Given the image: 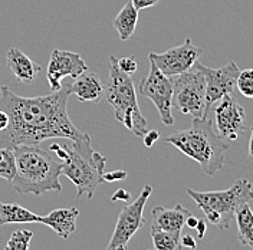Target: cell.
<instances>
[{"instance_id":"6da1fadb","label":"cell","mask_w":253,"mask_h":250,"mask_svg":"<svg viewBox=\"0 0 253 250\" xmlns=\"http://www.w3.org/2000/svg\"><path fill=\"white\" fill-rule=\"evenodd\" d=\"M69 95L71 83H62L61 89L42 96H19L7 86H0V110L9 115V125L0 131V148L38 145L50 138H88L69 118Z\"/></svg>"},{"instance_id":"7a4b0ae2","label":"cell","mask_w":253,"mask_h":250,"mask_svg":"<svg viewBox=\"0 0 253 250\" xmlns=\"http://www.w3.org/2000/svg\"><path fill=\"white\" fill-rule=\"evenodd\" d=\"M16 172L12 186L20 194L41 196L49 191H62L59 177L62 161L38 145L13 147Z\"/></svg>"},{"instance_id":"3957f363","label":"cell","mask_w":253,"mask_h":250,"mask_svg":"<svg viewBox=\"0 0 253 250\" xmlns=\"http://www.w3.org/2000/svg\"><path fill=\"white\" fill-rule=\"evenodd\" d=\"M164 142L171 144L184 156L190 157L207 175H214L224 164L229 142L216 132L213 121L209 118H193L191 126L166 137Z\"/></svg>"},{"instance_id":"277c9868","label":"cell","mask_w":253,"mask_h":250,"mask_svg":"<svg viewBox=\"0 0 253 250\" xmlns=\"http://www.w3.org/2000/svg\"><path fill=\"white\" fill-rule=\"evenodd\" d=\"M49 150L62 161V174L78 188L77 199L84 196L92 199L96 188L104 183L107 158L94 151L91 137L72 141L71 145L52 142Z\"/></svg>"},{"instance_id":"5b68a950","label":"cell","mask_w":253,"mask_h":250,"mask_svg":"<svg viewBox=\"0 0 253 250\" xmlns=\"http://www.w3.org/2000/svg\"><path fill=\"white\" fill-rule=\"evenodd\" d=\"M187 194L205 213L209 223L221 230H227L235 223L237 208L253 200V186L249 180L240 178L223 191H196L187 188Z\"/></svg>"},{"instance_id":"8992f818","label":"cell","mask_w":253,"mask_h":250,"mask_svg":"<svg viewBox=\"0 0 253 250\" xmlns=\"http://www.w3.org/2000/svg\"><path fill=\"white\" fill-rule=\"evenodd\" d=\"M107 101L114 108L115 118L134 135L147 132V121L138 107L135 86L131 77L118 66V59L110 56V81L107 85Z\"/></svg>"},{"instance_id":"52a82bcc","label":"cell","mask_w":253,"mask_h":250,"mask_svg":"<svg viewBox=\"0 0 253 250\" xmlns=\"http://www.w3.org/2000/svg\"><path fill=\"white\" fill-rule=\"evenodd\" d=\"M170 81L173 85L174 108L193 118H205L206 81L203 74L193 65L190 71L171 77Z\"/></svg>"},{"instance_id":"ba28073f","label":"cell","mask_w":253,"mask_h":250,"mask_svg":"<svg viewBox=\"0 0 253 250\" xmlns=\"http://www.w3.org/2000/svg\"><path fill=\"white\" fill-rule=\"evenodd\" d=\"M153 193V187L150 184H145L141 190L140 196L120 211V216L117 219V224L114 229V233L111 237L110 243L105 250H117L118 248H126V243L131 240V237L135 235L145 223L144 220V208L147 200L150 199Z\"/></svg>"},{"instance_id":"9c48e42d","label":"cell","mask_w":253,"mask_h":250,"mask_svg":"<svg viewBox=\"0 0 253 250\" xmlns=\"http://www.w3.org/2000/svg\"><path fill=\"white\" fill-rule=\"evenodd\" d=\"M138 91L142 96L148 98L157 108L161 123L164 125H173V85L169 77L161 74V71L150 61V71L141 79Z\"/></svg>"},{"instance_id":"30bf717a","label":"cell","mask_w":253,"mask_h":250,"mask_svg":"<svg viewBox=\"0 0 253 250\" xmlns=\"http://www.w3.org/2000/svg\"><path fill=\"white\" fill-rule=\"evenodd\" d=\"M194 66L203 74L206 81V117L209 115V111L211 108L213 104H216L217 101H220L223 96L229 94H233L235 88H236V81L239 77L240 69L237 68V65L233 61L227 62L224 66H221L219 69H213V68H207L205 65L197 62L194 63Z\"/></svg>"},{"instance_id":"8fae6325","label":"cell","mask_w":253,"mask_h":250,"mask_svg":"<svg viewBox=\"0 0 253 250\" xmlns=\"http://www.w3.org/2000/svg\"><path fill=\"white\" fill-rule=\"evenodd\" d=\"M202 53L203 49L193 45V42L187 38L181 45L171 47L164 53L151 52L148 55V59L154 62V65L161 71V74L171 78L190 71L193 65L199 61Z\"/></svg>"},{"instance_id":"7c38bea8","label":"cell","mask_w":253,"mask_h":250,"mask_svg":"<svg viewBox=\"0 0 253 250\" xmlns=\"http://www.w3.org/2000/svg\"><path fill=\"white\" fill-rule=\"evenodd\" d=\"M214 108V124L216 132L227 142L237 140L248 126L245 108L235 99L232 94L223 96L217 101Z\"/></svg>"},{"instance_id":"4fadbf2b","label":"cell","mask_w":253,"mask_h":250,"mask_svg":"<svg viewBox=\"0 0 253 250\" xmlns=\"http://www.w3.org/2000/svg\"><path fill=\"white\" fill-rule=\"evenodd\" d=\"M88 71V65L82 59L79 53L71 50L55 49L50 53L46 68V79L50 91L55 92L62 88V81L65 78H78L81 74Z\"/></svg>"},{"instance_id":"5bb4252c","label":"cell","mask_w":253,"mask_h":250,"mask_svg":"<svg viewBox=\"0 0 253 250\" xmlns=\"http://www.w3.org/2000/svg\"><path fill=\"white\" fill-rule=\"evenodd\" d=\"M190 210L177 204L173 208H166L163 206H157L153 208V224L151 232H167L173 235L181 236V230L186 226V220L189 217Z\"/></svg>"},{"instance_id":"9a60e30c","label":"cell","mask_w":253,"mask_h":250,"mask_svg":"<svg viewBox=\"0 0 253 250\" xmlns=\"http://www.w3.org/2000/svg\"><path fill=\"white\" fill-rule=\"evenodd\" d=\"M6 65L20 83H31L42 71V66L33 62L28 55H25L17 47H10L7 50Z\"/></svg>"},{"instance_id":"2e32d148","label":"cell","mask_w":253,"mask_h":250,"mask_svg":"<svg viewBox=\"0 0 253 250\" xmlns=\"http://www.w3.org/2000/svg\"><path fill=\"white\" fill-rule=\"evenodd\" d=\"M79 210L77 207L69 208H55L46 216H39V223L50 227L62 239H68L77 230V219Z\"/></svg>"},{"instance_id":"e0dca14e","label":"cell","mask_w":253,"mask_h":250,"mask_svg":"<svg viewBox=\"0 0 253 250\" xmlns=\"http://www.w3.org/2000/svg\"><path fill=\"white\" fill-rule=\"evenodd\" d=\"M71 83V94L77 95L82 102H98L104 95V85L99 77L94 72H84Z\"/></svg>"},{"instance_id":"ac0fdd59","label":"cell","mask_w":253,"mask_h":250,"mask_svg":"<svg viewBox=\"0 0 253 250\" xmlns=\"http://www.w3.org/2000/svg\"><path fill=\"white\" fill-rule=\"evenodd\" d=\"M138 23V10L134 7L131 1H126L124 7L114 19V28L118 32L121 41H128L135 32Z\"/></svg>"},{"instance_id":"d6986e66","label":"cell","mask_w":253,"mask_h":250,"mask_svg":"<svg viewBox=\"0 0 253 250\" xmlns=\"http://www.w3.org/2000/svg\"><path fill=\"white\" fill-rule=\"evenodd\" d=\"M237 239L242 246L253 248V211L249 203L242 204L235 213Z\"/></svg>"},{"instance_id":"ffe728a7","label":"cell","mask_w":253,"mask_h":250,"mask_svg":"<svg viewBox=\"0 0 253 250\" xmlns=\"http://www.w3.org/2000/svg\"><path fill=\"white\" fill-rule=\"evenodd\" d=\"M16 223H39V216L19 204L0 202V226Z\"/></svg>"},{"instance_id":"44dd1931","label":"cell","mask_w":253,"mask_h":250,"mask_svg":"<svg viewBox=\"0 0 253 250\" xmlns=\"http://www.w3.org/2000/svg\"><path fill=\"white\" fill-rule=\"evenodd\" d=\"M180 237L167 232H151L154 250H183Z\"/></svg>"},{"instance_id":"7402d4cb","label":"cell","mask_w":253,"mask_h":250,"mask_svg":"<svg viewBox=\"0 0 253 250\" xmlns=\"http://www.w3.org/2000/svg\"><path fill=\"white\" fill-rule=\"evenodd\" d=\"M16 172V160L13 148H0V178L12 183Z\"/></svg>"},{"instance_id":"603a6c76","label":"cell","mask_w":253,"mask_h":250,"mask_svg":"<svg viewBox=\"0 0 253 250\" xmlns=\"http://www.w3.org/2000/svg\"><path fill=\"white\" fill-rule=\"evenodd\" d=\"M32 237H33V233L31 230H26V229L15 230L9 237L4 250H29Z\"/></svg>"},{"instance_id":"cb8c5ba5","label":"cell","mask_w":253,"mask_h":250,"mask_svg":"<svg viewBox=\"0 0 253 250\" xmlns=\"http://www.w3.org/2000/svg\"><path fill=\"white\" fill-rule=\"evenodd\" d=\"M236 88L245 98H253V68L239 72L236 81Z\"/></svg>"},{"instance_id":"d4e9b609","label":"cell","mask_w":253,"mask_h":250,"mask_svg":"<svg viewBox=\"0 0 253 250\" xmlns=\"http://www.w3.org/2000/svg\"><path fill=\"white\" fill-rule=\"evenodd\" d=\"M118 66H120V69H121L123 72H126L128 75L134 74V72L137 71V68H138L137 61H135L132 56H126V58L118 59Z\"/></svg>"},{"instance_id":"484cf974","label":"cell","mask_w":253,"mask_h":250,"mask_svg":"<svg viewBox=\"0 0 253 250\" xmlns=\"http://www.w3.org/2000/svg\"><path fill=\"white\" fill-rule=\"evenodd\" d=\"M102 177H104V181L114 183V181H120V180L126 178V171H124V170H115V171L112 172H104Z\"/></svg>"},{"instance_id":"4316f807","label":"cell","mask_w":253,"mask_h":250,"mask_svg":"<svg viewBox=\"0 0 253 250\" xmlns=\"http://www.w3.org/2000/svg\"><path fill=\"white\" fill-rule=\"evenodd\" d=\"M142 138H144V145L147 148H150V147H153L154 142H157V140L160 138V134H158L157 129H151V131H147L142 135Z\"/></svg>"},{"instance_id":"83f0119b","label":"cell","mask_w":253,"mask_h":250,"mask_svg":"<svg viewBox=\"0 0 253 250\" xmlns=\"http://www.w3.org/2000/svg\"><path fill=\"white\" fill-rule=\"evenodd\" d=\"M129 1L134 4V7H135L137 10H141V9H147V7L156 6L160 0H129Z\"/></svg>"},{"instance_id":"f1b7e54d","label":"cell","mask_w":253,"mask_h":250,"mask_svg":"<svg viewBox=\"0 0 253 250\" xmlns=\"http://www.w3.org/2000/svg\"><path fill=\"white\" fill-rule=\"evenodd\" d=\"M180 242H181V246L183 248H189L191 250L197 249V243H196V239L191 237L190 235H184L180 237Z\"/></svg>"},{"instance_id":"f546056e","label":"cell","mask_w":253,"mask_h":250,"mask_svg":"<svg viewBox=\"0 0 253 250\" xmlns=\"http://www.w3.org/2000/svg\"><path fill=\"white\" fill-rule=\"evenodd\" d=\"M128 200H131V194L126 191V188H120L112 196V202H128Z\"/></svg>"},{"instance_id":"4dcf8cb0","label":"cell","mask_w":253,"mask_h":250,"mask_svg":"<svg viewBox=\"0 0 253 250\" xmlns=\"http://www.w3.org/2000/svg\"><path fill=\"white\" fill-rule=\"evenodd\" d=\"M196 230H197L199 239H203L206 235V230H207V220L199 219V221H197V226H196Z\"/></svg>"},{"instance_id":"1f68e13d","label":"cell","mask_w":253,"mask_h":250,"mask_svg":"<svg viewBox=\"0 0 253 250\" xmlns=\"http://www.w3.org/2000/svg\"><path fill=\"white\" fill-rule=\"evenodd\" d=\"M9 125V115L4 111L0 110V131H3Z\"/></svg>"},{"instance_id":"d6a6232c","label":"cell","mask_w":253,"mask_h":250,"mask_svg":"<svg viewBox=\"0 0 253 250\" xmlns=\"http://www.w3.org/2000/svg\"><path fill=\"white\" fill-rule=\"evenodd\" d=\"M197 221H199V219H197V217H194L193 214H190L189 217H187V220H186V226H187V227H190V229H196V226H197Z\"/></svg>"},{"instance_id":"836d02e7","label":"cell","mask_w":253,"mask_h":250,"mask_svg":"<svg viewBox=\"0 0 253 250\" xmlns=\"http://www.w3.org/2000/svg\"><path fill=\"white\" fill-rule=\"evenodd\" d=\"M249 158L253 161V126L251 128V140H249Z\"/></svg>"}]
</instances>
